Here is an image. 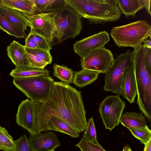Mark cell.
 Here are the masks:
<instances>
[{
  "mask_svg": "<svg viewBox=\"0 0 151 151\" xmlns=\"http://www.w3.org/2000/svg\"><path fill=\"white\" fill-rule=\"evenodd\" d=\"M42 103L49 115L57 116L80 132L84 131L87 121L81 91L69 84L55 82L49 99Z\"/></svg>",
  "mask_w": 151,
  "mask_h": 151,
  "instance_id": "cell-1",
  "label": "cell"
},
{
  "mask_svg": "<svg viewBox=\"0 0 151 151\" xmlns=\"http://www.w3.org/2000/svg\"><path fill=\"white\" fill-rule=\"evenodd\" d=\"M67 5L91 24L117 21L121 13L117 0H65Z\"/></svg>",
  "mask_w": 151,
  "mask_h": 151,
  "instance_id": "cell-2",
  "label": "cell"
},
{
  "mask_svg": "<svg viewBox=\"0 0 151 151\" xmlns=\"http://www.w3.org/2000/svg\"><path fill=\"white\" fill-rule=\"evenodd\" d=\"M148 48L142 45L132 52L134 72L137 88V103L139 110L151 122V75L145 65V58Z\"/></svg>",
  "mask_w": 151,
  "mask_h": 151,
  "instance_id": "cell-3",
  "label": "cell"
},
{
  "mask_svg": "<svg viewBox=\"0 0 151 151\" xmlns=\"http://www.w3.org/2000/svg\"><path fill=\"white\" fill-rule=\"evenodd\" d=\"M49 115L45 110L42 103L27 99L19 104L16 122L31 134L48 130Z\"/></svg>",
  "mask_w": 151,
  "mask_h": 151,
  "instance_id": "cell-4",
  "label": "cell"
},
{
  "mask_svg": "<svg viewBox=\"0 0 151 151\" xmlns=\"http://www.w3.org/2000/svg\"><path fill=\"white\" fill-rule=\"evenodd\" d=\"M151 26L146 21L139 20L126 25L112 28L110 35L119 47H131L136 49L151 37Z\"/></svg>",
  "mask_w": 151,
  "mask_h": 151,
  "instance_id": "cell-5",
  "label": "cell"
},
{
  "mask_svg": "<svg viewBox=\"0 0 151 151\" xmlns=\"http://www.w3.org/2000/svg\"><path fill=\"white\" fill-rule=\"evenodd\" d=\"M55 82L49 75L14 78L13 83L32 101L44 103L49 99Z\"/></svg>",
  "mask_w": 151,
  "mask_h": 151,
  "instance_id": "cell-6",
  "label": "cell"
},
{
  "mask_svg": "<svg viewBox=\"0 0 151 151\" xmlns=\"http://www.w3.org/2000/svg\"><path fill=\"white\" fill-rule=\"evenodd\" d=\"M54 20L55 29L54 40L57 44L79 35L83 28L81 17L67 5L57 12Z\"/></svg>",
  "mask_w": 151,
  "mask_h": 151,
  "instance_id": "cell-7",
  "label": "cell"
},
{
  "mask_svg": "<svg viewBox=\"0 0 151 151\" xmlns=\"http://www.w3.org/2000/svg\"><path fill=\"white\" fill-rule=\"evenodd\" d=\"M133 65L132 52L130 50L117 55L113 65L105 73L104 90L120 95L121 83L124 72L127 68H132Z\"/></svg>",
  "mask_w": 151,
  "mask_h": 151,
  "instance_id": "cell-8",
  "label": "cell"
},
{
  "mask_svg": "<svg viewBox=\"0 0 151 151\" xmlns=\"http://www.w3.org/2000/svg\"><path fill=\"white\" fill-rule=\"evenodd\" d=\"M125 103L118 95L107 96L100 104L99 112L106 129L111 131L118 126Z\"/></svg>",
  "mask_w": 151,
  "mask_h": 151,
  "instance_id": "cell-9",
  "label": "cell"
},
{
  "mask_svg": "<svg viewBox=\"0 0 151 151\" xmlns=\"http://www.w3.org/2000/svg\"><path fill=\"white\" fill-rule=\"evenodd\" d=\"M115 59L111 50L104 47L94 50L81 58L83 69L105 73L113 65Z\"/></svg>",
  "mask_w": 151,
  "mask_h": 151,
  "instance_id": "cell-10",
  "label": "cell"
},
{
  "mask_svg": "<svg viewBox=\"0 0 151 151\" xmlns=\"http://www.w3.org/2000/svg\"><path fill=\"white\" fill-rule=\"evenodd\" d=\"M56 13L35 14L27 18L30 23V32L44 37L51 46L54 41V17Z\"/></svg>",
  "mask_w": 151,
  "mask_h": 151,
  "instance_id": "cell-11",
  "label": "cell"
},
{
  "mask_svg": "<svg viewBox=\"0 0 151 151\" xmlns=\"http://www.w3.org/2000/svg\"><path fill=\"white\" fill-rule=\"evenodd\" d=\"M109 40L108 32L101 31L76 41L73 45L74 51L81 58L94 50L104 47Z\"/></svg>",
  "mask_w": 151,
  "mask_h": 151,
  "instance_id": "cell-12",
  "label": "cell"
},
{
  "mask_svg": "<svg viewBox=\"0 0 151 151\" xmlns=\"http://www.w3.org/2000/svg\"><path fill=\"white\" fill-rule=\"evenodd\" d=\"M28 140L32 151H54L61 145L57 135L47 130L30 134Z\"/></svg>",
  "mask_w": 151,
  "mask_h": 151,
  "instance_id": "cell-13",
  "label": "cell"
},
{
  "mask_svg": "<svg viewBox=\"0 0 151 151\" xmlns=\"http://www.w3.org/2000/svg\"><path fill=\"white\" fill-rule=\"evenodd\" d=\"M8 57L18 68L30 67V64L25 46L15 40L7 47Z\"/></svg>",
  "mask_w": 151,
  "mask_h": 151,
  "instance_id": "cell-14",
  "label": "cell"
},
{
  "mask_svg": "<svg viewBox=\"0 0 151 151\" xmlns=\"http://www.w3.org/2000/svg\"><path fill=\"white\" fill-rule=\"evenodd\" d=\"M120 95L126 98L130 104L134 103L137 95V88L132 68L124 71L120 88Z\"/></svg>",
  "mask_w": 151,
  "mask_h": 151,
  "instance_id": "cell-15",
  "label": "cell"
},
{
  "mask_svg": "<svg viewBox=\"0 0 151 151\" xmlns=\"http://www.w3.org/2000/svg\"><path fill=\"white\" fill-rule=\"evenodd\" d=\"M0 6L16 9L27 18L35 14V5L32 0H0Z\"/></svg>",
  "mask_w": 151,
  "mask_h": 151,
  "instance_id": "cell-16",
  "label": "cell"
},
{
  "mask_svg": "<svg viewBox=\"0 0 151 151\" xmlns=\"http://www.w3.org/2000/svg\"><path fill=\"white\" fill-rule=\"evenodd\" d=\"M48 130L65 133L72 138H78L80 136L79 132L59 117L53 114L49 115Z\"/></svg>",
  "mask_w": 151,
  "mask_h": 151,
  "instance_id": "cell-17",
  "label": "cell"
},
{
  "mask_svg": "<svg viewBox=\"0 0 151 151\" xmlns=\"http://www.w3.org/2000/svg\"><path fill=\"white\" fill-rule=\"evenodd\" d=\"M35 8V14L56 12L67 5L65 0H32Z\"/></svg>",
  "mask_w": 151,
  "mask_h": 151,
  "instance_id": "cell-18",
  "label": "cell"
},
{
  "mask_svg": "<svg viewBox=\"0 0 151 151\" xmlns=\"http://www.w3.org/2000/svg\"><path fill=\"white\" fill-rule=\"evenodd\" d=\"M3 14L13 24L25 31L28 26H30L29 21L19 11L12 8L0 6Z\"/></svg>",
  "mask_w": 151,
  "mask_h": 151,
  "instance_id": "cell-19",
  "label": "cell"
},
{
  "mask_svg": "<svg viewBox=\"0 0 151 151\" xmlns=\"http://www.w3.org/2000/svg\"><path fill=\"white\" fill-rule=\"evenodd\" d=\"M120 122L127 128L144 127L147 126L145 118L143 113L126 111L122 114Z\"/></svg>",
  "mask_w": 151,
  "mask_h": 151,
  "instance_id": "cell-20",
  "label": "cell"
},
{
  "mask_svg": "<svg viewBox=\"0 0 151 151\" xmlns=\"http://www.w3.org/2000/svg\"><path fill=\"white\" fill-rule=\"evenodd\" d=\"M99 74L96 71L83 69L74 73L73 83L77 87L83 88L93 82L98 78Z\"/></svg>",
  "mask_w": 151,
  "mask_h": 151,
  "instance_id": "cell-21",
  "label": "cell"
},
{
  "mask_svg": "<svg viewBox=\"0 0 151 151\" xmlns=\"http://www.w3.org/2000/svg\"><path fill=\"white\" fill-rule=\"evenodd\" d=\"M9 75L14 78H25L49 76V71L45 68H35L29 67L22 68H15L12 70Z\"/></svg>",
  "mask_w": 151,
  "mask_h": 151,
  "instance_id": "cell-22",
  "label": "cell"
},
{
  "mask_svg": "<svg viewBox=\"0 0 151 151\" xmlns=\"http://www.w3.org/2000/svg\"><path fill=\"white\" fill-rule=\"evenodd\" d=\"M0 29L9 35L18 38L26 37L25 31L12 23L2 12L0 8Z\"/></svg>",
  "mask_w": 151,
  "mask_h": 151,
  "instance_id": "cell-23",
  "label": "cell"
},
{
  "mask_svg": "<svg viewBox=\"0 0 151 151\" xmlns=\"http://www.w3.org/2000/svg\"><path fill=\"white\" fill-rule=\"evenodd\" d=\"M117 6L121 13L126 17H135L136 14L144 8L139 0H117Z\"/></svg>",
  "mask_w": 151,
  "mask_h": 151,
  "instance_id": "cell-24",
  "label": "cell"
},
{
  "mask_svg": "<svg viewBox=\"0 0 151 151\" xmlns=\"http://www.w3.org/2000/svg\"><path fill=\"white\" fill-rule=\"evenodd\" d=\"M53 74L55 77L68 84L73 83L74 73L70 68L56 63L53 65Z\"/></svg>",
  "mask_w": 151,
  "mask_h": 151,
  "instance_id": "cell-25",
  "label": "cell"
},
{
  "mask_svg": "<svg viewBox=\"0 0 151 151\" xmlns=\"http://www.w3.org/2000/svg\"><path fill=\"white\" fill-rule=\"evenodd\" d=\"M14 147L12 137L5 128L0 126V150L10 151L13 150Z\"/></svg>",
  "mask_w": 151,
  "mask_h": 151,
  "instance_id": "cell-26",
  "label": "cell"
},
{
  "mask_svg": "<svg viewBox=\"0 0 151 151\" xmlns=\"http://www.w3.org/2000/svg\"><path fill=\"white\" fill-rule=\"evenodd\" d=\"M127 129L142 144H145L151 139V131L147 126L144 127H131Z\"/></svg>",
  "mask_w": 151,
  "mask_h": 151,
  "instance_id": "cell-27",
  "label": "cell"
},
{
  "mask_svg": "<svg viewBox=\"0 0 151 151\" xmlns=\"http://www.w3.org/2000/svg\"><path fill=\"white\" fill-rule=\"evenodd\" d=\"M83 135L84 139L99 145L97 139L96 131L93 116L87 121V124Z\"/></svg>",
  "mask_w": 151,
  "mask_h": 151,
  "instance_id": "cell-28",
  "label": "cell"
},
{
  "mask_svg": "<svg viewBox=\"0 0 151 151\" xmlns=\"http://www.w3.org/2000/svg\"><path fill=\"white\" fill-rule=\"evenodd\" d=\"M75 146L79 147L81 151H106L100 144H96L83 138Z\"/></svg>",
  "mask_w": 151,
  "mask_h": 151,
  "instance_id": "cell-29",
  "label": "cell"
},
{
  "mask_svg": "<svg viewBox=\"0 0 151 151\" xmlns=\"http://www.w3.org/2000/svg\"><path fill=\"white\" fill-rule=\"evenodd\" d=\"M26 49L27 53L37 57L48 64L51 63L52 57L50 52L38 48Z\"/></svg>",
  "mask_w": 151,
  "mask_h": 151,
  "instance_id": "cell-30",
  "label": "cell"
},
{
  "mask_svg": "<svg viewBox=\"0 0 151 151\" xmlns=\"http://www.w3.org/2000/svg\"><path fill=\"white\" fill-rule=\"evenodd\" d=\"M14 151H32L29 145L28 140L25 134L14 141Z\"/></svg>",
  "mask_w": 151,
  "mask_h": 151,
  "instance_id": "cell-31",
  "label": "cell"
},
{
  "mask_svg": "<svg viewBox=\"0 0 151 151\" xmlns=\"http://www.w3.org/2000/svg\"><path fill=\"white\" fill-rule=\"evenodd\" d=\"M30 32L32 34L34 39L38 48L50 52V50L52 49V47L44 37L34 32Z\"/></svg>",
  "mask_w": 151,
  "mask_h": 151,
  "instance_id": "cell-32",
  "label": "cell"
},
{
  "mask_svg": "<svg viewBox=\"0 0 151 151\" xmlns=\"http://www.w3.org/2000/svg\"><path fill=\"white\" fill-rule=\"evenodd\" d=\"M27 54L30 64V67L44 69L48 64L37 57L28 53Z\"/></svg>",
  "mask_w": 151,
  "mask_h": 151,
  "instance_id": "cell-33",
  "label": "cell"
},
{
  "mask_svg": "<svg viewBox=\"0 0 151 151\" xmlns=\"http://www.w3.org/2000/svg\"><path fill=\"white\" fill-rule=\"evenodd\" d=\"M25 40L26 48H37L36 43L34 39L32 34L30 32L26 37Z\"/></svg>",
  "mask_w": 151,
  "mask_h": 151,
  "instance_id": "cell-34",
  "label": "cell"
},
{
  "mask_svg": "<svg viewBox=\"0 0 151 151\" xmlns=\"http://www.w3.org/2000/svg\"><path fill=\"white\" fill-rule=\"evenodd\" d=\"M145 63L147 69L151 75V49L148 48L145 56Z\"/></svg>",
  "mask_w": 151,
  "mask_h": 151,
  "instance_id": "cell-35",
  "label": "cell"
},
{
  "mask_svg": "<svg viewBox=\"0 0 151 151\" xmlns=\"http://www.w3.org/2000/svg\"><path fill=\"white\" fill-rule=\"evenodd\" d=\"M141 4L146 9L149 14L151 15V0H139Z\"/></svg>",
  "mask_w": 151,
  "mask_h": 151,
  "instance_id": "cell-36",
  "label": "cell"
},
{
  "mask_svg": "<svg viewBox=\"0 0 151 151\" xmlns=\"http://www.w3.org/2000/svg\"><path fill=\"white\" fill-rule=\"evenodd\" d=\"M150 40L147 39L145 40L143 42L142 46L145 48L151 49V37H150Z\"/></svg>",
  "mask_w": 151,
  "mask_h": 151,
  "instance_id": "cell-37",
  "label": "cell"
},
{
  "mask_svg": "<svg viewBox=\"0 0 151 151\" xmlns=\"http://www.w3.org/2000/svg\"><path fill=\"white\" fill-rule=\"evenodd\" d=\"M144 145V151H151V139Z\"/></svg>",
  "mask_w": 151,
  "mask_h": 151,
  "instance_id": "cell-38",
  "label": "cell"
},
{
  "mask_svg": "<svg viewBox=\"0 0 151 151\" xmlns=\"http://www.w3.org/2000/svg\"><path fill=\"white\" fill-rule=\"evenodd\" d=\"M123 151H132V150L129 147L128 145H127L124 147Z\"/></svg>",
  "mask_w": 151,
  "mask_h": 151,
  "instance_id": "cell-39",
  "label": "cell"
},
{
  "mask_svg": "<svg viewBox=\"0 0 151 151\" xmlns=\"http://www.w3.org/2000/svg\"><path fill=\"white\" fill-rule=\"evenodd\" d=\"M14 151L13 150H11V151Z\"/></svg>",
  "mask_w": 151,
  "mask_h": 151,
  "instance_id": "cell-40",
  "label": "cell"
}]
</instances>
